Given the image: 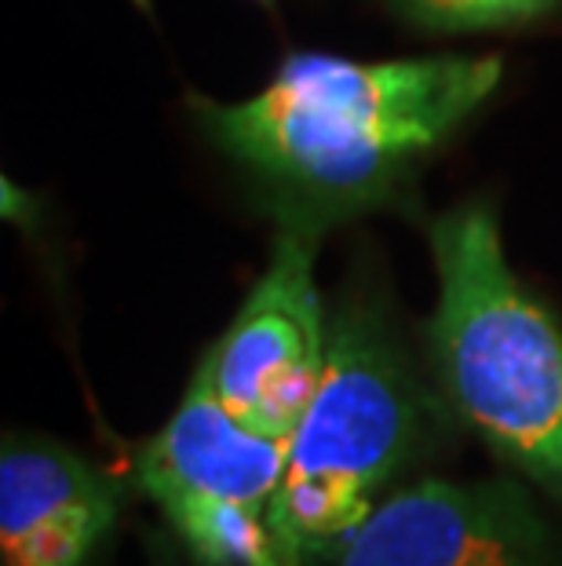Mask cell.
<instances>
[{"instance_id": "obj_1", "label": "cell", "mask_w": 562, "mask_h": 566, "mask_svg": "<svg viewBox=\"0 0 562 566\" xmlns=\"http://www.w3.org/2000/svg\"><path fill=\"white\" fill-rule=\"evenodd\" d=\"M500 59L435 55L354 63L293 55L245 103H201L212 139L253 168L300 220L362 212L446 143L500 84Z\"/></svg>"}, {"instance_id": "obj_3", "label": "cell", "mask_w": 562, "mask_h": 566, "mask_svg": "<svg viewBox=\"0 0 562 566\" xmlns=\"http://www.w3.org/2000/svg\"><path fill=\"white\" fill-rule=\"evenodd\" d=\"M432 439V399L365 300L329 325V358L278 490V537L293 566L337 556L354 526Z\"/></svg>"}, {"instance_id": "obj_6", "label": "cell", "mask_w": 562, "mask_h": 566, "mask_svg": "<svg viewBox=\"0 0 562 566\" xmlns=\"http://www.w3.org/2000/svg\"><path fill=\"white\" fill-rule=\"evenodd\" d=\"M332 566H559L555 541L516 479L421 483L391 490Z\"/></svg>"}, {"instance_id": "obj_4", "label": "cell", "mask_w": 562, "mask_h": 566, "mask_svg": "<svg viewBox=\"0 0 562 566\" xmlns=\"http://www.w3.org/2000/svg\"><path fill=\"white\" fill-rule=\"evenodd\" d=\"M289 442L237 420L194 369L169 424L131 461V483L198 566H293L274 520Z\"/></svg>"}, {"instance_id": "obj_5", "label": "cell", "mask_w": 562, "mask_h": 566, "mask_svg": "<svg viewBox=\"0 0 562 566\" xmlns=\"http://www.w3.org/2000/svg\"><path fill=\"white\" fill-rule=\"evenodd\" d=\"M318 227L293 220L274 242L267 271L198 373L248 428L293 439L329 358V325L315 282Z\"/></svg>"}, {"instance_id": "obj_8", "label": "cell", "mask_w": 562, "mask_h": 566, "mask_svg": "<svg viewBox=\"0 0 562 566\" xmlns=\"http://www.w3.org/2000/svg\"><path fill=\"white\" fill-rule=\"evenodd\" d=\"M410 4L416 8V15L446 30H478L544 15L559 0H410Z\"/></svg>"}, {"instance_id": "obj_9", "label": "cell", "mask_w": 562, "mask_h": 566, "mask_svg": "<svg viewBox=\"0 0 562 566\" xmlns=\"http://www.w3.org/2000/svg\"><path fill=\"white\" fill-rule=\"evenodd\" d=\"M153 566H169V563H153Z\"/></svg>"}, {"instance_id": "obj_2", "label": "cell", "mask_w": 562, "mask_h": 566, "mask_svg": "<svg viewBox=\"0 0 562 566\" xmlns=\"http://www.w3.org/2000/svg\"><path fill=\"white\" fill-rule=\"evenodd\" d=\"M438 304L427 318L442 399L508 468L562 501V325L511 274L489 205L432 223Z\"/></svg>"}, {"instance_id": "obj_7", "label": "cell", "mask_w": 562, "mask_h": 566, "mask_svg": "<svg viewBox=\"0 0 562 566\" xmlns=\"http://www.w3.org/2000/svg\"><path fill=\"white\" fill-rule=\"evenodd\" d=\"M121 493L85 457L52 439H4L0 556L4 566H88L117 523Z\"/></svg>"}]
</instances>
